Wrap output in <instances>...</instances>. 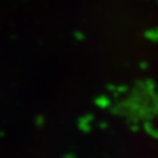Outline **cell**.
I'll return each mask as SVG.
<instances>
[]
</instances>
